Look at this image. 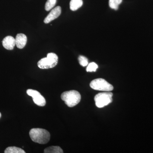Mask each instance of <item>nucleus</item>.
Segmentation results:
<instances>
[{
    "mask_svg": "<svg viewBox=\"0 0 153 153\" xmlns=\"http://www.w3.org/2000/svg\"><path fill=\"white\" fill-rule=\"evenodd\" d=\"M30 136L33 142L41 144L47 143L50 139L49 132L42 128L32 129L30 131Z\"/></svg>",
    "mask_w": 153,
    "mask_h": 153,
    "instance_id": "1",
    "label": "nucleus"
},
{
    "mask_svg": "<svg viewBox=\"0 0 153 153\" xmlns=\"http://www.w3.org/2000/svg\"><path fill=\"white\" fill-rule=\"evenodd\" d=\"M61 98L69 107H73L78 104L81 100V95L76 90H70L63 92Z\"/></svg>",
    "mask_w": 153,
    "mask_h": 153,
    "instance_id": "2",
    "label": "nucleus"
},
{
    "mask_svg": "<svg viewBox=\"0 0 153 153\" xmlns=\"http://www.w3.org/2000/svg\"><path fill=\"white\" fill-rule=\"evenodd\" d=\"M58 63V57L54 53H48L47 57L38 61V66L41 69H48L55 67Z\"/></svg>",
    "mask_w": 153,
    "mask_h": 153,
    "instance_id": "3",
    "label": "nucleus"
},
{
    "mask_svg": "<svg viewBox=\"0 0 153 153\" xmlns=\"http://www.w3.org/2000/svg\"><path fill=\"white\" fill-rule=\"evenodd\" d=\"M113 94L111 92H102L98 93L94 97L96 105L101 108L106 106L112 102Z\"/></svg>",
    "mask_w": 153,
    "mask_h": 153,
    "instance_id": "4",
    "label": "nucleus"
},
{
    "mask_svg": "<svg viewBox=\"0 0 153 153\" xmlns=\"http://www.w3.org/2000/svg\"><path fill=\"white\" fill-rule=\"evenodd\" d=\"M90 86L92 89L101 91H110L114 89L111 84L102 78L94 79L90 82Z\"/></svg>",
    "mask_w": 153,
    "mask_h": 153,
    "instance_id": "5",
    "label": "nucleus"
},
{
    "mask_svg": "<svg viewBox=\"0 0 153 153\" xmlns=\"http://www.w3.org/2000/svg\"><path fill=\"white\" fill-rule=\"evenodd\" d=\"M27 93L28 95L32 97L35 104L39 106H45L46 103V100L40 92L36 90L29 89L27 91Z\"/></svg>",
    "mask_w": 153,
    "mask_h": 153,
    "instance_id": "6",
    "label": "nucleus"
},
{
    "mask_svg": "<svg viewBox=\"0 0 153 153\" xmlns=\"http://www.w3.org/2000/svg\"><path fill=\"white\" fill-rule=\"evenodd\" d=\"M61 13V8L60 6L53 9L44 20L45 24H48L53 20L57 19L60 16Z\"/></svg>",
    "mask_w": 153,
    "mask_h": 153,
    "instance_id": "7",
    "label": "nucleus"
},
{
    "mask_svg": "<svg viewBox=\"0 0 153 153\" xmlns=\"http://www.w3.org/2000/svg\"><path fill=\"white\" fill-rule=\"evenodd\" d=\"M3 47L7 50H13L16 44L15 38L11 36H8L4 38L3 40Z\"/></svg>",
    "mask_w": 153,
    "mask_h": 153,
    "instance_id": "8",
    "label": "nucleus"
},
{
    "mask_svg": "<svg viewBox=\"0 0 153 153\" xmlns=\"http://www.w3.org/2000/svg\"><path fill=\"white\" fill-rule=\"evenodd\" d=\"M16 44L19 49H22L26 46L27 42V37L24 34H18L15 38Z\"/></svg>",
    "mask_w": 153,
    "mask_h": 153,
    "instance_id": "9",
    "label": "nucleus"
},
{
    "mask_svg": "<svg viewBox=\"0 0 153 153\" xmlns=\"http://www.w3.org/2000/svg\"><path fill=\"white\" fill-rule=\"evenodd\" d=\"M82 0H71L70 2V8L72 11H76L82 7Z\"/></svg>",
    "mask_w": 153,
    "mask_h": 153,
    "instance_id": "10",
    "label": "nucleus"
},
{
    "mask_svg": "<svg viewBox=\"0 0 153 153\" xmlns=\"http://www.w3.org/2000/svg\"><path fill=\"white\" fill-rule=\"evenodd\" d=\"M45 153H63V150L61 148L57 146H52L46 148L44 150Z\"/></svg>",
    "mask_w": 153,
    "mask_h": 153,
    "instance_id": "11",
    "label": "nucleus"
},
{
    "mask_svg": "<svg viewBox=\"0 0 153 153\" xmlns=\"http://www.w3.org/2000/svg\"><path fill=\"white\" fill-rule=\"evenodd\" d=\"M5 153H25V151L20 148L15 146L9 147L6 149Z\"/></svg>",
    "mask_w": 153,
    "mask_h": 153,
    "instance_id": "12",
    "label": "nucleus"
},
{
    "mask_svg": "<svg viewBox=\"0 0 153 153\" xmlns=\"http://www.w3.org/2000/svg\"><path fill=\"white\" fill-rule=\"evenodd\" d=\"M123 0H109V5L111 9L117 10L119 6L122 2Z\"/></svg>",
    "mask_w": 153,
    "mask_h": 153,
    "instance_id": "13",
    "label": "nucleus"
},
{
    "mask_svg": "<svg viewBox=\"0 0 153 153\" xmlns=\"http://www.w3.org/2000/svg\"><path fill=\"white\" fill-rule=\"evenodd\" d=\"M57 0H47L45 4V10L47 11L50 10L55 6Z\"/></svg>",
    "mask_w": 153,
    "mask_h": 153,
    "instance_id": "14",
    "label": "nucleus"
},
{
    "mask_svg": "<svg viewBox=\"0 0 153 153\" xmlns=\"http://www.w3.org/2000/svg\"><path fill=\"white\" fill-rule=\"evenodd\" d=\"M97 68H98V66L97 64L94 62H92L88 65L87 68H86V71L87 72L96 71Z\"/></svg>",
    "mask_w": 153,
    "mask_h": 153,
    "instance_id": "15",
    "label": "nucleus"
},
{
    "mask_svg": "<svg viewBox=\"0 0 153 153\" xmlns=\"http://www.w3.org/2000/svg\"><path fill=\"white\" fill-rule=\"evenodd\" d=\"M79 64L81 66L85 67L88 65V60L86 57L80 55L78 57Z\"/></svg>",
    "mask_w": 153,
    "mask_h": 153,
    "instance_id": "16",
    "label": "nucleus"
},
{
    "mask_svg": "<svg viewBox=\"0 0 153 153\" xmlns=\"http://www.w3.org/2000/svg\"><path fill=\"white\" fill-rule=\"evenodd\" d=\"M1 113H0V118L1 117Z\"/></svg>",
    "mask_w": 153,
    "mask_h": 153,
    "instance_id": "17",
    "label": "nucleus"
}]
</instances>
